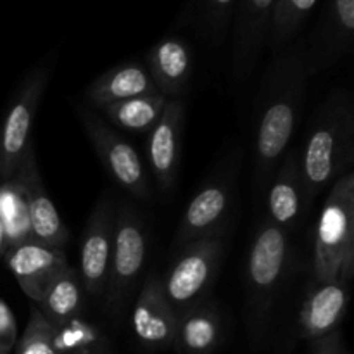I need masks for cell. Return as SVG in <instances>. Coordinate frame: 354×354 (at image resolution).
<instances>
[{
    "mask_svg": "<svg viewBox=\"0 0 354 354\" xmlns=\"http://www.w3.org/2000/svg\"><path fill=\"white\" fill-rule=\"evenodd\" d=\"M237 0H196L194 23L197 31L213 45H221L234 19Z\"/></svg>",
    "mask_w": 354,
    "mask_h": 354,
    "instance_id": "484cf974",
    "label": "cell"
},
{
    "mask_svg": "<svg viewBox=\"0 0 354 354\" xmlns=\"http://www.w3.org/2000/svg\"><path fill=\"white\" fill-rule=\"evenodd\" d=\"M75 114L82 123L97 158L116 185L130 194L133 199H151L152 192L147 168L135 145H131V142H128L92 107L78 104L75 106Z\"/></svg>",
    "mask_w": 354,
    "mask_h": 354,
    "instance_id": "ba28073f",
    "label": "cell"
},
{
    "mask_svg": "<svg viewBox=\"0 0 354 354\" xmlns=\"http://www.w3.org/2000/svg\"><path fill=\"white\" fill-rule=\"evenodd\" d=\"M306 206L354 161V104L351 93L335 90L315 111L301 151H296Z\"/></svg>",
    "mask_w": 354,
    "mask_h": 354,
    "instance_id": "7a4b0ae2",
    "label": "cell"
},
{
    "mask_svg": "<svg viewBox=\"0 0 354 354\" xmlns=\"http://www.w3.org/2000/svg\"><path fill=\"white\" fill-rule=\"evenodd\" d=\"M12 354H62L57 346V332L31 303L30 320L17 339Z\"/></svg>",
    "mask_w": 354,
    "mask_h": 354,
    "instance_id": "4316f807",
    "label": "cell"
},
{
    "mask_svg": "<svg viewBox=\"0 0 354 354\" xmlns=\"http://www.w3.org/2000/svg\"><path fill=\"white\" fill-rule=\"evenodd\" d=\"M17 322L9 304L0 297V354H12L17 344Z\"/></svg>",
    "mask_w": 354,
    "mask_h": 354,
    "instance_id": "83f0119b",
    "label": "cell"
},
{
    "mask_svg": "<svg viewBox=\"0 0 354 354\" xmlns=\"http://www.w3.org/2000/svg\"><path fill=\"white\" fill-rule=\"evenodd\" d=\"M2 259L33 304L40 303L48 287L69 268L64 248L45 244L37 239L10 245Z\"/></svg>",
    "mask_w": 354,
    "mask_h": 354,
    "instance_id": "8fae6325",
    "label": "cell"
},
{
    "mask_svg": "<svg viewBox=\"0 0 354 354\" xmlns=\"http://www.w3.org/2000/svg\"><path fill=\"white\" fill-rule=\"evenodd\" d=\"M308 71L303 47L273 54L263 75L254 120V187L261 196L299 124L306 100Z\"/></svg>",
    "mask_w": 354,
    "mask_h": 354,
    "instance_id": "6da1fadb",
    "label": "cell"
},
{
    "mask_svg": "<svg viewBox=\"0 0 354 354\" xmlns=\"http://www.w3.org/2000/svg\"><path fill=\"white\" fill-rule=\"evenodd\" d=\"M159 93L147 68L137 61L121 62L93 78L85 88L83 100L92 109L133 99V97Z\"/></svg>",
    "mask_w": 354,
    "mask_h": 354,
    "instance_id": "44dd1931",
    "label": "cell"
},
{
    "mask_svg": "<svg viewBox=\"0 0 354 354\" xmlns=\"http://www.w3.org/2000/svg\"><path fill=\"white\" fill-rule=\"evenodd\" d=\"M85 297L86 294L78 272L73 266H69L48 287L40 303L35 304V306L44 315L45 320L55 330H59L82 315L83 308H85Z\"/></svg>",
    "mask_w": 354,
    "mask_h": 354,
    "instance_id": "7402d4cb",
    "label": "cell"
},
{
    "mask_svg": "<svg viewBox=\"0 0 354 354\" xmlns=\"http://www.w3.org/2000/svg\"><path fill=\"white\" fill-rule=\"evenodd\" d=\"M144 216L131 204H118L114 218L113 251L107 272L106 306L114 317H121L128 301L137 290L149 251Z\"/></svg>",
    "mask_w": 354,
    "mask_h": 354,
    "instance_id": "5b68a950",
    "label": "cell"
},
{
    "mask_svg": "<svg viewBox=\"0 0 354 354\" xmlns=\"http://www.w3.org/2000/svg\"><path fill=\"white\" fill-rule=\"evenodd\" d=\"M349 289L351 283L344 280L311 282L297 320L299 339L311 342L335 330H341L348 311Z\"/></svg>",
    "mask_w": 354,
    "mask_h": 354,
    "instance_id": "ac0fdd59",
    "label": "cell"
},
{
    "mask_svg": "<svg viewBox=\"0 0 354 354\" xmlns=\"http://www.w3.org/2000/svg\"><path fill=\"white\" fill-rule=\"evenodd\" d=\"M145 68L162 97L183 99L192 78V48L180 37L162 38L147 52Z\"/></svg>",
    "mask_w": 354,
    "mask_h": 354,
    "instance_id": "d6986e66",
    "label": "cell"
},
{
    "mask_svg": "<svg viewBox=\"0 0 354 354\" xmlns=\"http://www.w3.org/2000/svg\"><path fill=\"white\" fill-rule=\"evenodd\" d=\"M354 275V173L335 180L315 228L311 282L344 280Z\"/></svg>",
    "mask_w": 354,
    "mask_h": 354,
    "instance_id": "277c9868",
    "label": "cell"
},
{
    "mask_svg": "<svg viewBox=\"0 0 354 354\" xmlns=\"http://www.w3.org/2000/svg\"><path fill=\"white\" fill-rule=\"evenodd\" d=\"M275 0H237L232 37V76L245 83L254 73L268 37L270 16Z\"/></svg>",
    "mask_w": 354,
    "mask_h": 354,
    "instance_id": "2e32d148",
    "label": "cell"
},
{
    "mask_svg": "<svg viewBox=\"0 0 354 354\" xmlns=\"http://www.w3.org/2000/svg\"><path fill=\"white\" fill-rule=\"evenodd\" d=\"M12 180L23 192L33 239L45 244L57 245V248H66L71 239V232L62 221L57 207L52 203L45 189L40 169H38L35 142L28 147L26 154L21 159Z\"/></svg>",
    "mask_w": 354,
    "mask_h": 354,
    "instance_id": "7c38bea8",
    "label": "cell"
},
{
    "mask_svg": "<svg viewBox=\"0 0 354 354\" xmlns=\"http://www.w3.org/2000/svg\"><path fill=\"white\" fill-rule=\"evenodd\" d=\"M290 235L266 218L259 221L245 261V328L252 348L259 349L270 337L277 301L290 265Z\"/></svg>",
    "mask_w": 354,
    "mask_h": 354,
    "instance_id": "3957f363",
    "label": "cell"
},
{
    "mask_svg": "<svg viewBox=\"0 0 354 354\" xmlns=\"http://www.w3.org/2000/svg\"><path fill=\"white\" fill-rule=\"evenodd\" d=\"M118 203L104 194L93 206L86 220L80 242V268L76 270L85 294L90 297L104 296L113 251L114 218Z\"/></svg>",
    "mask_w": 354,
    "mask_h": 354,
    "instance_id": "30bf717a",
    "label": "cell"
},
{
    "mask_svg": "<svg viewBox=\"0 0 354 354\" xmlns=\"http://www.w3.org/2000/svg\"><path fill=\"white\" fill-rule=\"evenodd\" d=\"M185 121L183 99H168L158 123L147 133V168L161 192L168 194L176 185Z\"/></svg>",
    "mask_w": 354,
    "mask_h": 354,
    "instance_id": "9a60e30c",
    "label": "cell"
},
{
    "mask_svg": "<svg viewBox=\"0 0 354 354\" xmlns=\"http://www.w3.org/2000/svg\"><path fill=\"white\" fill-rule=\"evenodd\" d=\"M223 315L214 301L204 299L182 311L173 348L178 354H213L223 342Z\"/></svg>",
    "mask_w": 354,
    "mask_h": 354,
    "instance_id": "ffe728a7",
    "label": "cell"
},
{
    "mask_svg": "<svg viewBox=\"0 0 354 354\" xmlns=\"http://www.w3.org/2000/svg\"><path fill=\"white\" fill-rule=\"evenodd\" d=\"M318 0H275L270 16L266 45L273 54L292 45Z\"/></svg>",
    "mask_w": 354,
    "mask_h": 354,
    "instance_id": "cb8c5ba5",
    "label": "cell"
},
{
    "mask_svg": "<svg viewBox=\"0 0 354 354\" xmlns=\"http://www.w3.org/2000/svg\"><path fill=\"white\" fill-rule=\"evenodd\" d=\"M54 55L35 66L17 85L10 97L6 116L0 124V183L14 178L21 159L33 144V124L40 109L52 71Z\"/></svg>",
    "mask_w": 354,
    "mask_h": 354,
    "instance_id": "8992f818",
    "label": "cell"
},
{
    "mask_svg": "<svg viewBox=\"0 0 354 354\" xmlns=\"http://www.w3.org/2000/svg\"><path fill=\"white\" fill-rule=\"evenodd\" d=\"M237 173L239 159H230L203 183L182 214L173 241L176 249L197 239L223 234L234 203Z\"/></svg>",
    "mask_w": 354,
    "mask_h": 354,
    "instance_id": "9c48e42d",
    "label": "cell"
},
{
    "mask_svg": "<svg viewBox=\"0 0 354 354\" xmlns=\"http://www.w3.org/2000/svg\"><path fill=\"white\" fill-rule=\"evenodd\" d=\"M178 315L168 303L161 277L151 273L138 289L131 313V330L138 344L147 351H166L173 348Z\"/></svg>",
    "mask_w": 354,
    "mask_h": 354,
    "instance_id": "5bb4252c",
    "label": "cell"
},
{
    "mask_svg": "<svg viewBox=\"0 0 354 354\" xmlns=\"http://www.w3.org/2000/svg\"><path fill=\"white\" fill-rule=\"evenodd\" d=\"M175 261L161 277L162 290L176 315L207 299L223 263L225 234L197 239L182 245Z\"/></svg>",
    "mask_w": 354,
    "mask_h": 354,
    "instance_id": "52a82bcc",
    "label": "cell"
},
{
    "mask_svg": "<svg viewBox=\"0 0 354 354\" xmlns=\"http://www.w3.org/2000/svg\"><path fill=\"white\" fill-rule=\"evenodd\" d=\"M166 100L168 99L161 93H152V95L133 97V99L107 104L93 111H97L113 128L147 135L161 118Z\"/></svg>",
    "mask_w": 354,
    "mask_h": 354,
    "instance_id": "603a6c76",
    "label": "cell"
},
{
    "mask_svg": "<svg viewBox=\"0 0 354 354\" xmlns=\"http://www.w3.org/2000/svg\"><path fill=\"white\" fill-rule=\"evenodd\" d=\"M6 251H7V235H6V227H3V221H2V218H0V261H2Z\"/></svg>",
    "mask_w": 354,
    "mask_h": 354,
    "instance_id": "f546056e",
    "label": "cell"
},
{
    "mask_svg": "<svg viewBox=\"0 0 354 354\" xmlns=\"http://www.w3.org/2000/svg\"><path fill=\"white\" fill-rule=\"evenodd\" d=\"M353 38L354 0H328L310 41L301 45L308 75H317L339 62L353 47Z\"/></svg>",
    "mask_w": 354,
    "mask_h": 354,
    "instance_id": "4fadbf2b",
    "label": "cell"
},
{
    "mask_svg": "<svg viewBox=\"0 0 354 354\" xmlns=\"http://www.w3.org/2000/svg\"><path fill=\"white\" fill-rule=\"evenodd\" d=\"M75 354H107V348H106V344H102V346H99V348L85 349V351H80Z\"/></svg>",
    "mask_w": 354,
    "mask_h": 354,
    "instance_id": "4dcf8cb0",
    "label": "cell"
},
{
    "mask_svg": "<svg viewBox=\"0 0 354 354\" xmlns=\"http://www.w3.org/2000/svg\"><path fill=\"white\" fill-rule=\"evenodd\" d=\"M266 220L286 232L292 234L310 211L304 199L303 180L297 168L296 151H287L282 161L273 171L265 187Z\"/></svg>",
    "mask_w": 354,
    "mask_h": 354,
    "instance_id": "e0dca14e",
    "label": "cell"
},
{
    "mask_svg": "<svg viewBox=\"0 0 354 354\" xmlns=\"http://www.w3.org/2000/svg\"><path fill=\"white\" fill-rule=\"evenodd\" d=\"M310 354H349L344 346V337L341 330H335L325 337L311 341Z\"/></svg>",
    "mask_w": 354,
    "mask_h": 354,
    "instance_id": "f1b7e54d",
    "label": "cell"
},
{
    "mask_svg": "<svg viewBox=\"0 0 354 354\" xmlns=\"http://www.w3.org/2000/svg\"><path fill=\"white\" fill-rule=\"evenodd\" d=\"M0 218L6 227L7 249L28 239H33L28 221L26 203L19 185L14 180L0 183Z\"/></svg>",
    "mask_w": 354,
    "mask_h": 354,
    "instance_id": "d4e9b609",
    "label": "cell"
}]
</instances>
